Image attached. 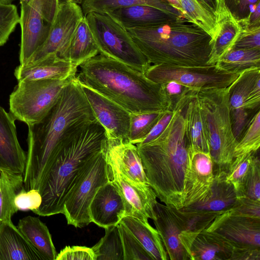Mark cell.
Wrapping results in <instances>:
<instances>
[{
    "label": "cell",
    "mask_w": 260,
    "mask_h": 260,
    "mask_svg": "<svg viewBox=\"0 0 260 260\" xmlns=\"http://www.w3.org/2000/svg\"><path fill=\"white\" fill-rule=\"evenodd\" d=\"M30 0H20V3L21 5L28 4Z\"/></svg>",
    "instance_id": "9f6ffc18"
},
{
    "label": "cell",
    "mask_w": 260,
    "mask_h": 260,
    "mask_svg": "<svg viewBox=\"0 0 260 260\" xmlns=\"http://www.w3.org/2000/svg\"><path fill=\"white\" fill-rule=\"evenodd\" d=\"M162 112L130 113V122L128 140L137 144L148 135Z\"/></svg>",
    "instance_id": "ab89813d"
},
{
    "label": "cell",
    "mask_w": 260,
    "mask_h": 260,
    "mask_svg": "<svg viewBox=\"0 0 260 260\" xmlns=\"http://www.w3.org/2000/svg\"><path fill=\"white\" fill-rule=\"evenodd\" d=\"M74 78L18 81L9 96L10 114L15 120L27 125L41 121L55 106L65 86Z\"/></svg>",
    "instance_id": "ba28073f"
},
{
    "label": "cell",
    "mask_w": 260,
    "mask_h": 260,
    "mask_svg": "<svg viewBox=\"0 0 260 260\" xmlns=\"http://www.w3.org/2000/svg\"><path fill=\"white\" fill-rule=\"evenodd\" d=\"M78 81L113 101L130 113L160 112L171 108L163 85L144 73L99 54L82 63Z\"/></svg>",
    "instance_id": "3957f363"
},
{
    "label": "cell",
    "mask_w": 260,
    "mask_h": 260,
    "mask_svg": "<svg viewBox=\"0 0 260 260\" xmlns=\"http://www.w3.org/2000/svg\"><path fill=\"white\" fill-rule=\"evenodd\" d=\"M237 215L260 219V201L246 197L238 198L235 205L231 208Z\"/></svg>",
    "instance_id": "7dc6e473"
},
{
    "label": "cell",
    "mask_w": 260,
    "mask_h": 260,
    "mask_svg": "<svg viewBox=\"0 0 260 260\" xmlns=\"http://www.w3.org/2000/svg\"><path fill=\"white\" fill-rule=\"evenodd\" d=\"M99 54L98 48L84 16L78 23L70 41L68 60L78 67Z\"/></svg>",
    "instance_id": "4dcf8cb0"
},
{
    "label": "cell",
    "mask_w": 260,
    "mask_h": 260,
    "mask_svg": "<svg viewBox=\"0 0 260 260\" xmlns=\"http://www.w3.org/2000/svg\"><path fill=\"white\" fill-rule=\"evenodd\" d=\"M107 162L111 180L123 199L125 216L135 217L145 224L149 223L148 218L154 220L156 196L148 194L133 185L125 179L114 164L108 160Z\"/></svg>",
    "instance_id": "d6986e66"
},
{
    "label": "cell",
    "mask_w": 260,
    "mask_h": 260,
    "mask_svg": "<svg viewBox=\"0 0 260 260\" xmlns=\"http://www.w3.org/2000/svg\"><path fill=\"white\" fill-rule=\"evenodd\" d=\"M95 119L76 77L65 86L55 106L41 121L28 125V150L23 174L26 190H39L61 138L74 125Z\"/></svg>",
    "instance_id": "6da1fadb"
},
{
    "label": "cell",
    "mask_w": 260,
    "mask_h": 260,
    "mask_svg": "<svg viewBox=\"0 0 260 260\" xmlns=\"http://www.w3.org/2000/svg\"><path fill=\"white\" fill-rule=\"evenodd\" d=\"M89 211L91 222L104 229L117 225L125 216L123 199L111 180L99 188Z\"/></svg>",
    "instance_id": "44dd1931"
},
{
    "label": "cell",
    "mask_w": 260,
    "mask_h": 260,
    "mask_svg": "<svg viewBox=\"0 0 260 260\" xmlns=\"http://www.w3.org/2000/svg\"><path fill=\"white\" fill-rule=\"evenodd\" d=\"M42 203L39 191L35 189L26 190L23 188L16 194L14 203L18 210L31 211L39 208Z\"/></svg>",
    "instance_id": "f6af8a7d"
},
{
    "label": "cell",
    "mask_w": 260,
    "mask_h": 260,
    "mask_svg": "<svg viewBox=\"0 0 260 260\" xmlns=\"http://www.w3.org/2000/svg\"><path fill=\"white\" fill-rule=\"evenodd\" d=\"M233 48L260 49V27L242 30Z\"/></svg>",
    "instance_id": "c3c4849f"
},
{
    "label": "cell",
    "mask_w": 260,
    "mask_h": 260,
    "mask_svg": "<svg viewBox=\"0 0 260 260\" xmlns=\"http://www.w3.org/2000/svg\"><path fill=\"white\" fill-rule=\"evenodd\" d=\"M19 21L15 5L0 3V47L7 42Z\"/></svg>",
    "instance_id": "b9f144b4"
},
{
    "label": "cell",
    "mask_w": 260,
    "mask_h": 260,
    "mask_svg": "<svg viewBox=\"0 0 260 260\" xmlns=\"http://www.w3.org/2000/svg\"><path fill=\"white\" fill-rule=\"evenodd\" d=\"M105 152L107 160L116 166L126 180L145 193L156 196L149 185L135 144L128 141L107 138Z\"/></svg>",
    "instance_id": "5bb4252c"
},
{
    "label": "cell",
    "mask_w": 260,
    "mask_h": 260,
    "mask_svg": "<svg viewBox=\"0 0 260 260\" xmlns=\"http://www.w3.org/2000/svg\"><path fill=\"white\" fill-rule=\"evenodd\" d=\"M84 17L81 7L78 4L60 3L46 40L23 65L33 63L53 53L68 60L70 41Z\"/></svg>",
    "instance_id": "4fadbf2b"
},
{
    "label": "cell",
    "mask_w": 260,
    "mask_h": 260,
    "mask_svg": "<svg viewBox=\"0 0 260 260\" xmlns=\"http://www.w3.org/2000/svg\"><path fill=\"white\" fill-rule=\"evenodd\" d=\"M15 121L0 105V170L23 174L26 153L19 143Z\"/></svg>",
    "instance_id": "ffe728a7"
},
{
    "label": "cell",
    "mask_w": 260,
    "mask_h": 260,
    "mask_svg": "<svg viewBox=\"0 0 260 260\" xmlns=\"http://www.w3.org/2000/svg\"><path fill=\"white\" fill-rule=\"evenodd\" d=\"M106 147L85 161L65 198L62 214L69 225L83 228L91 222L90 204L99 188L111 180Z\"/></svg>",
    "instance_id": "52a82bcc"
},
{
    "label": "cell",
    "mask_w": 260,
    "mask_h": 260,
    "mask_svg": "<svg viewBox=\"0 0 260 260\" xmlns=\"http://www.w3.org/2000/svg\"><path fill=\"white\" fill-rule=\"evenodd\" d=\"M198 1L206 10L215 16L218 5V0Z\"/></svg>",
    "instance_id": "816d5d0a"
},
{
    "label": "cell",
    "mask_w": 260,
    "mask_h": 260,
    "mask_svg": "<svg viewBox=\"0 0 260 260\" xmlns=\"http://www.w3.org/2000/svg\"><path fill=\"white\" fill-rule=\"evenodd\" d=\"M55 260H95L92 248L67 246L57 254Z\"/></svg>",
    "instance_id": "bcb514c9"
},
{
    "label": "cell",
    "mask_w": 260,
    "mask_h": 260,
    "mask_svg": "<svg viewBox=\"0 0 260 260\" xmlns=\"http://www.w3.org/2000/svg\"><path fill=\"white\" fill-rule=\"evenodd\" d=\"M232 127L238 141L249 121L260 106V68L241 73L229 86Z\"/></svg>",
    "instance_id": "7c38bea8"
},
{
    "label": "cell",
    "mask_w": 260,
    "mask_h": 260,
    "mask_svg": "<svg viewBox=\"0 0 260 260\" xmlns=\"http://www.w3.org/2000/svg\"><path fill=\"white\" fill-rule=\"evenodd\" d=\"M59 4V0H30L21 5L20 65L24 64L46 40Z\"/></svg>",
    "instance_id": "8fae6325"
},
{
    "label": "cell",
    "mask_w": 260,
    "mask_h": 260,
    "mask_svg": "<svg viewBox=\"0 0 260 260\" xmlns=\"http://www.w3.org/2000/svg\"><path fill=\"white\" fill-rule=\"evenodd\" d=\"M14 0H0V3L4 4H12Z\"/></svg>",
    "instance_id": "11a10c76"
},
{
    "label": "cell",
    "mask_w": 260,
    "mask_h": 260,
    "mask_svg": "<svg viewBox=\"0 0 260 260\" xmlns=\"http://www.w3.org/2000/svg\"><path fill=\"white\" fill-rule=\"evenodd\" d=\"M214 175L213 163L210 153L189 149L188 163L183 182L182 208L205 198L211 189Z\"/></svg>",
    "instance_id": "2e32d148"
},
{
    "label": "cell",
    "mask_w": 260,
    "mask_h": 260,
    "mask_svg": "<svg viewBox=\"0 0 260 260\" xmlns=\"http://www.w3.org/2000/svg\"><path fill=\"white\" fill-rule=\"evenodd\" d=\"M216 33L212 39V48L207 65L215 64L234 47L242 28L225 7L222 0H218L215 15Z\"/></svg>",
    "instance_id": "603a6c76"
},
{
    "label": "cell",
    "mask_w": 260,
    "mask_h": 260,
    "mask_svg": "<svg viewBox=\"0 0 260 260\" xmlns=\"http://www.w3.org/2000/svg\"><path fill=\"white\" fill-rule=\"evenodd\" d=\"M78 67L56 54L48 55L31 64L17 66L14 74L18 81L40 79L64 80L75 77Z\"/></svg>",
    "instance_id": "7402d4cb"
},
{
    "label": "cell",
    "mask_w": 260,
    "mask_h": 260,
    "mask_svg": "<svg viewBox=\"0 0 260 260\" xmlns=\"http://www.w3.org/2000/svg\"><path fill=\"white\" fill-rule=\"evenodd\" d=\"M214 232L237 244L260 247V219L235 214L230 209L203 231Z\"/></svg>",
    "instance_id": "e0dca14e"
},
{
    "label": "cell",
    "mask_w": 260,
    "mask_h": 260,
    "mask_svg": "<svg viewBox=\"0 0 260 260\" xmlns=\"http://www.w3.org/2000/svg\"><path fill=\"white\" fill-rule=\"evenodd\" d=\"M136 5L152 6L184 18L166 0H83L81 8L85 16L92 12L109 13L118 8Z\"/></svg>",
    "instance_id": "d6a6232c"
},
{
    "label": "cell",
    "mask_w": 260,
    "mask_h": 260,
    "mask_svg": "<svg viewBox=\"0 0 260 260\" xmlns=\"http://www.w3.org/2000/svg\"><path fill=\"white\" fill-rule=\"evenodd\" d=\"M244 196L260 201V161L255 155L246 179Z\"/></svg>",
    "instance_id": "7bdbcfd3"
},
{
    "label": "cell",
    "mask_w": 260,
    "mask_h": 260,
    "mask_svg": "<svg viewBox=\"0 0 260 260\" xmlns=\"http://www.w3.org/2000/svg\"><path fill=\"white\" fill-rule=\"evenodd\" d=\"M18 230L45 260H55L56 251L49 231L38 217L27 216L19 220Z\"/></svg>",
    "instance_id": "f1b7e54d"
},
{
    "label": "cell",
    "mask_w": 260,
    "mask_h": 260,
    "mask_svg": "<svg viewBox=\"0 0 260 260\" xmlns=\"http://www.w3.org/2000/svg\"><path fill=\"white\" fill-rule=\"evenodd\" d=\"M60 3L62 2H71L77 4H81L83 0H59Z\"/></svg>",
    "instance_id": "db71d44e"
},
{
    "label": "cell",
    "mask_w": 260,
    "mask_h": 260,
    "mask_svg": "<svg viewBox=\"0 0 260 260\" xmlns=\"http://www.w3.org/2000/svg\"><path fill=\"white\" fill-rule=\"evenodd\" d=\"M235 245L217 233L203 231L191 244L192 260H230Z\"/></svg>",
    "instance_id": "4316f807"
},
{
    "label": "cell",
    "mask_w": 260,
    "mask_h": 260,
    "mask_svg": "<svg viewBox=\"0 0 260 260\" xmlns=\"http://www.w3.org/2000/svg\"><path fill=\"white\" fill-rule=\"evenodd\" d=\"M179 1L185 19L204 29L212 39L217 27L215 16L206 10L198 0Z\"/></svg>",
    "instance_id": "d590c367"
},
{
    "label": "cell",
    "mask_w": 260,
    "mask_h": 260,
    "mask_svg": "<svg viewBox=\"0 0 260 260\" xmlns=\"http://www.w3.org/2000/svg\"><path fill=\"white\" fill-rule=\"evenodd\" d=\"M173 8L177 10L184 18V11L179 0H166Z\"/></svg>",
    "instance_id": "f5cc1de1"
},
{
    "label": "cell",
    "mask_w": 260,
    "mask_h": 260,
    "mask_svg": "<svg viewBox=\"0 0 260 260\" xmlns=\"http://www.w3.org/2000/svg\"><path fill=\"white\" fill-rule=\"evenodd\" d=\"M187 103L174 107V113L162 132L152 141L136 144L149 185L166 206L182 208L184 178L188 163L189 144L184 109Z\"/></svg>",
    "instance_id": "7a4b0ae2"
},
{
    "label": "cell",
    "mask_w": 260,
    "mask_h": 260,
    "mask_svg": "<svg viewBox=\"0 0 260 260\" xmlns=\"http://www.w3.org/2000/svg\"><path fill=\"white\" fill-rule=\"evenodd\" d=\"M183 221L185 231L197 236L222 212H212L189 207L176 209Z\"/></svg>",
    "instance_id": "8d00e7d4"
},
{
    "label": "cell",
    "mask_w": 260,
    "mask_h": 260,
    "mask_svg": "<svg viewBox=\"0 0 260 260\" xmlns=\"http://www.w3.org/2000/svg\"><path fill=\"white\" fill-rule=\"evenodd\" d=\"M80 84L94 118L104 128L107 138L128 141L130 113L96 91Z\"/></svg>",
    "instance_id": "9a60e30c"
},
{
    "label": "cell",
    "mask_w": 260,
    "mask_h": 260,
    "mask_svg": "<svg viewBox=\"0 0 260 260\" xmlns=\"http://www.w3.org/2000/svg\"><path fill=\"white\" fill-rule=\"evenodd\" d=\"M215 64L225 71L240 74L252 68H260V49L232 48Z\"/></svg>",
    "instance_id": "836d02e7"
},
{
    "label": "cell",
    "mask_w": 260,
    "mask_h": 260,
    "mask_svg": "<svg viewBox=\"0 0 260 260\" xmlns=\"http://www.w3.org/2000/svg\"><path fill=\"white\" fill-rule=\"evenodd\" d=\"M151 81L164 84L175 82L197 91L206 88L227 87L239 74L229 72L216 64L201 66H181L151 64L144 73Z\"/></svg>",
    "instance_id": "30bf717a"
},
{
    "label": "cell",
    "mask_w": 260,
    "mask_h": 260,
    "mask_svg": "<svg viewBox=\"0 0 260 260\" xmlns=\"http://www.w3.org/2000/svg\"><path fill=\"white\" fill-rule=\"evenodd\" d=\"M124 260H153L139 241L121 222L118 223Z\"/></svg>",
    "instance_id": "60d3db41"
},
{
    "label": "cell",
    "mask_w": 260,
    "mask_h": 260,
    "mask_svg": "<svg viewBox=\"0 0 260 260\" xmlns=\"http://www.w3.org/2000/svg\"><path fill=\"white\" fill-rule=\"evenodd\" d=\"M255 153L250 152L235 157L226 171V180L234 186L238 198L244 197V185Z\"/></svg>",
    "instance_id": "f35d334b"
},
{
    "label": "cell",
    "mask_w": 260,
    "mask_h": 260,
    "mask_svg": "<svg viewBox=\"0 0 260 260\" xmlns=\"http://www.w3.org/2000/svg\"><path fill=\"white\" fill-rule=\"evenodd\" d=\"M229 86L206 88L197 94L206 122L214 171L226 172L237 143L231 121Z\"/></svg>",
    "instance_id": "8992f818"
},
{
    "label": "cell",
    "mask_w": 260,
    "mask_h": 260,
    "mask_svg": "<svg viewBox=\"0 0 260 260\" xmlns=\"http://www.w3.org/2000/svg\"><path fill=\"white\" fill-rule=\"evenodd\" d=\"M0 260H45L12 222L0 223Z\"/></svg>",
    "instance_id": "d4e9b609"
},
{
    "label": "cell",
    "mask_w": 260,
    "mask_h": 260,
    "mask_svg": "<svg viewBox=\"0 0 260 260\" xmlns=\"http://www.w3.org/2000/svg\"><path fill=\"white\" fill-rule=\"evenodd\" d=\"M108 14L126 29L155 26L183 18L145 5L122 7Z\"/></svg>",
    "instance_id": "cb8c5ba5"
},
{
    "label": "cell",
    "mask_w": 260,
    "mask_h": 260,
    "mask_svg": "<svg viewBox=\"0 0 260 260\" xmlns=\"http://www.w3.org/2000/svg\"><path fill=\"white\" fill-rule=\"evenodd\" d=\"M105 230V236L92 247L95 260H124L118 224Z\"/></svg>",
    "instance_id": "e575fe53"
},
{
    "label": "cell",
    "mask_w": 260,
    "mask_h": 260,
    "mask_svg": "<svg viewBox=\"0 0 260 260\" xmlns=\"http://www.w3.org/2000/svg\"><path fill=\"white\" fill-rule=\"evenodd\" d=\"M85 17L99 54L145 73L151 65L127 29L108 13L90 12Z\"/></svg>",
    "instance_id": "9c48e42d"
},
{
    "label": "cell",
    "mask_w": 260,
    "mask_h": 260,
    "mask_svg": "<svg viewBox=\"0 0 260 260\" xmlns=\"http://www.w3.org/2000/svg\"><path fill=\"white\" fill-rule=\"evenodd\" d=\"M224 6L239 22L246 19L260 0H222Z\"/></svg>",
    "instance_id": "ee69618b"
},
{
    "label": "cell",
    "mask_w": 260,
    "mask_h": 260,
    "mask_svg": "<svg viewBox=\"0 0 260 260\" xmlns=\"http://www.w3.org/2000/svg\"><path fill=\"white\" fill-rule=\"evenodd\" d=\"M242 30H249L260 27V3L251 11L248 18L239 22Z\"/></svg>",
    "instance_id": "f907efd6"
},
{
    "label": "cell",
    "mask_w": 260,
    "mask_h": 260,
    "mask_svg": "<svg viewBox=\"0 0 260 260\" xmlns=\"http://www.w3.org/2000/svg\"><path fill=\"white\" fill-rule=\"evenodd\" d=\"M23 188V174L0 170V223L12 221V216L18 211L15 198Z\"/></svg>",
    "instance_id": "1f68e13d"
},
{
    "label": "cell",
    "mask_w": 260,
    "mask_h": 260,
    "mask_svg": "<svg viewBox=\"0 0 260 260\" xmlns=\"http://www.w3.org/2000/svg\"><path fill=\"white\" fill-rule=\"evenodd\" d=\"M104 128L95 119L82 121L72 127L59 142L49 170L38 191L42 203L32 210L42 216L63 213L65 198L85 161L107 144Z\"/></svg>",
    "instance_id": "277c9868"
},
{
    "label": "cell",
    "mask_w": 260,
    "mask_h": 260,
    "mask_svg": "<svg viewBox=\"0 0 260 260\" xmlns=\"http://www.w3.org/2000/svg\"><path fill=\"white\" fill-rule=\"evenodd\" d=\"M185 118L189 149L210 153L206 122L197 96L187 105Z\"/></svg>",
    "instance_id": "83f0119b"
},
{
    "label": "cell",
    "mask_w": 260,
    "mask_h": 260,
    "mask_svg": "<svg viewBox=\"0 0 260 260\" xmlns=\"http://www.w3.org/2000/svg\"><path fill=\"white\" fill-rule=\"evenodd\" d=\"M120 222L139 241L153 260L169 259L160 235L149 223L129 216H124Z\"/></svg>",
    "instance_id": "f546056e"
},
{
    "label": "cell",
    "mask_w": 260,
    "mask_h": 260,
    "mask_svg": "<svg viewBox=\"0 0 260 260\" xmlns=\"http://www.w3.org/2000/svg\"><path fill=\"white\" fill-rule=\"evenodd\" d=\"M127 30L150 64L208 66L212 37L184 18Z\"/></svg>",
    "instance_id": "5b68a950"
},
{
    "label": "cell",
    "mask_w": 260,
    "mask_h": 260,
    "mask_svg": "<svg viewBox=\"0 0 260 260\" xmlns=\"http://www.w3.org/2000/svg\"><path fill=\"white\" fill-rule=\"evenodd\" d=\"M174 113V109L169 108L163 111L161 116L148 135L138 144L148 143L157 137L170 122Z\"/></svg>",
    "instance_id": "681fc988"
},
{
    "label": "cell",
    "mask_w": 260,
    "mask_h": 260,
    "mask_svg": "<svg viewBox=\"0 0 260 260\" xmlns=\"http://www.w3.org/2000/svg\"><path fill=\"white\" fill-rule=\"evenodd\" d=\"M214 174L213 184L208 195L203 200L186 207L223 212L235 205L238 197L234 186L226 180V172L214 171Z\"/></svg>",
    "instance_id": "484cf974"
},
{
    "label": "cell",
    "mask_w": 260,
    "mask_h": 260,
    "mask_svg": "<svg viewBox=\"0 0 260 260\" xmlns=\"http://www.w3.org/2000/svg\"><path fill=\"white\" fill-rule=\"evenodd\" d=\"M154 210L155 218L153 221L169 259L190 260V256L181 242V237L185 231L183 221L176 209L157 201Z\"/></svg>",
    "instance_id": "ac0fdd59"
},
{
    "label": "cell",
    "mask_w": 260,
    "mask_h": 260,
    "mask_svg": "<svg viewBox=\"0 0 260 260\" xmlns=\"http://www.w3.org/2000/svg\"><path fill=\"white\" fill-rule=\"evenodd\" d=\"M260 146V110L252 116L235 147L234 158L250 152H256Z\"/></svg>",
    "instance_id": "74e56055"
}]
</instances>
